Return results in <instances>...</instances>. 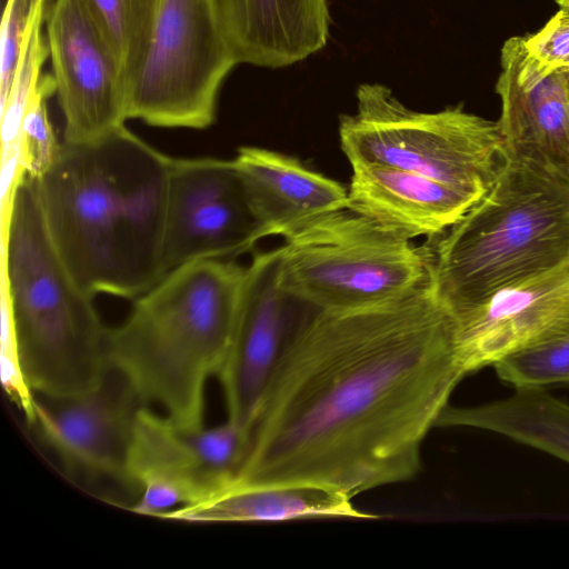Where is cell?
<instances>
[{
    "label": "cell",
    "mask_w": 569,
    "mask_h": 569,
    "mask_svg": "<svg viewBox=\"0 0 569 569\" xmlns=\"http://www.w3.org/2000/svg\"><path fill=\"white\" fill-rule=\"evenodd\" d=\"M356 98V112L339 121L350 166L399 168L482 198L507 160L498 122L460 106L416 111L381 83L360 84Z\"/></svg>",
    "instance_id": "6"
},
{
    "label": "cell",
    "mask_w": 569,
    "mask_h": 569,
    "mask_svg": "<svg viewBox=\"0 0 569 569\" xmlns=\"http://www.w3.org/2000/svg\"><path fill=\"white\" fill-rule=\"evenodd\" d=\"M37 0H7L0 27V98L7 97Z\"/></svg>",
    "instance_id": "23"
},
{
    "label": "cell",
    "mask_w": 569,
    "mask_h": 569,
    "mask_svg": "<svg viewBox=\"0 0 569 569\" xmlns=\"http://www.w3.org/2000/svg\"><path fill=\"white\" fill-rule=\"evenodd\" d=\"M496 91L501 100L497 121L507 156L569 178V106L566 71L540 69L522 36L501 48Z\"/></svg>",
    "instance_id": "15"
},
{
    "label": "cell",
    "mask_w": 569,
    "mask_h": 569,
    "mask_svg": "<svg viewBox=\"0 0 569 569\" xmlns=\"http://www.w3.org/2000/svg\"><path fill=\"white\" fill-rule=\"evenodd\" d=\"M437 427L488 430L569 463V403L543 389H516L505 399L473 407L448 405Z\"/></svg>",
    "instance_id": "20"
},
{
    "label": "cell",
    "mask_w": 569,
    "mask_h": 569,
    "mask_svg": "<svg viewBox=\"0 0 569 569\" xmlns=\"http://www.w3.org/2000/svg\"><path fill=\"white\" fill-rule=\"evenodd\" d=\"M569 261V178L507 156L492 187L431 248L449 311Z\"/></svg>",
    "instance_id": "5"
},
{
    "label": "cell",
    "mask_w": 569,
    "mask_h": 569,
    "mask_svg": "<svg viewBox=\"0 0 569 569\" xmlns=\"http://www.w3.org/2000/svg\"><path fill=\"white\" fill-rule=\"evenodd\" d=\"M244 278L246 267L227 259L171 270L108 329L109 366L148 406L182 425L202 426L206 387L228 355Z\"/></svg>",
    "instance_id": "3"
},
{
    "label": "cell",
    "mask_w": 569,
    "mask_h": 569,
    "mask_svg": "<svg viewBox=\"0 0 569 569\" xmlns=\"http://www.w3.org/2000/svg\"><path fill=\"white\" fill-rule=\"evenodd\" d=\"M261 238H286L312 220L348 207V188L299 159L241 147L232 159Z\"/></svg>",
    "instance_id": "16"
},
{
    "label": "cell",
    "mask_w": 569,
    "mask_h": 569,
    "mask_svg": "<svg viewBox=\"0 0 569 569\" xmlns=\"http://www.w3.org/2000/svg\"><path fill=\"white\" fill-rule=\"evenodd\" d=\"M281 247L258 252L246 278L231 345L217 377L227 420L252 433L286 347L296 330L293 307L300 303L280 280Z\"/></svg>",
    "instance_id": "12"
},
{
    "label": "cell",
    "mask_w": 569,
    "mask_h": 569,
    "mask_svg": "<svg viewBox=\"0 0 569 569\" xmlns=\"http://www.w3.org/2000/svg\"><path fill=\"white\" fill-rule=\"evenodd\" d=\"M250 440V433L229 420L192 427L143 407L126 465V483L140 490L131 510L162 518L211 499L237 479Z\"/></svg>",
    "instance_id": "9"
},
{
    "label": "cell",
    "mask_w": 569,
    "mask_h": 569,
    "mask_svg": "<svg viewBox=\"0 0 569 569\" xmlns=\"http://www.w3.org/2000/svg\"><path fill=\"white\" fill-rule=\"evenodd\" d=\"M237 64L214 0H161L148 52L127 91V118L204 129Z\"/></svg>",
    "instance_id": "8"
},
{
    "label": "cell",
    "mask_w": 569,
    "mask_h": 569,
    "mask_svg": "<svg viewBox=\"0 0 569 569\" xmlns=\"http://www.w3.org/2000/svg\"><path fill=\"white\" fill-rule=\"evenodd\" d=\"M238 63L279 69L323 49L329 39L327 0H214Z\"/></svg>",
    "instance_id": "18"
},
{
    "label": "cell",
    "mask_w": 569,
    "mask_h": 569,
    "mask_svg": "<svg viewBox=\"0 0 569 569\" xmlns=\"http://www.w3.org/2000/svg\"><path fill=\"white\" fill-rule=\"evenodd\" d=\"M63 139L89 142L126 126V90L117 61L83 0H53L46 10Z\"/></svg>",
    "instance_id": "11"
},
{
    "label": "cell",
    "mask_w": 569,
    "mask_h": 569,
    "mask_svg": "<svg viewBox=\"0 0 569 569\" xmlns=\"http://www.w3.org/2000/svg\"><path fill=\"white\" fill-rule=\"evenodd\" d=\"M110 48L127 91L148 52L161 0H83Z\"/></svg>",
    "instance_id": "21"
},
{
    "label": "cell",
    "mask_w": 569,
    "mask_h": 569,
    "mask_svg": "<svg viewBox=\"0 0 569 569\" xmlns=\"http://www.w3.org/2000/svg\"><path fill=\"white\" fill-rule=\"evenodd\" d=\"M351 168L347 208L409 240L439 237L481 199L399 168Z\"/></svg>",
    "instance_id": "17"
},
{
    "label": "cell",
    "mask_w": 569,
    "mask_h": 569,
    "mask_svg": "<svg viewBox=\"0 0 569 569\" xmlns=\"http://www.w3.org/2000/svg\"><path fill=\"white\" fill-rule=\"evenodd\" d=\"M261 239L232 159L171 158L162 238L166 274L198 260H230Z\"/></svg>",
    "instance_id": "10"
},
{
    "label": "cell",
    "mask_w": 569,
    "mask_h": 569,
    "mask_svg": "<svg viewBox=\"0 0 569 569\" xmlns=\"http://www.w3.org/2000/svg\"><path fill=\"white\" fill-rule=\"evenodd\" d=\"M148 406L113 368L94 388L71 396L34 395V426L72 475L126 483V465L140 410Z\"/></svg>",
    "instance_id": "13"
},
{
    "label": "cell",
    "mask_w": 569,
    "mask_h": 569,
    "mask_svg": "<svg viewBox=\"0 0 569 569\" xmlns=\"http://www.w3.org/2000/svg\"><path fill=\"white\" fill-rule=\"evenodd\" d=\"M555 1L560 6V8L569 9V0H555Z\"/></svg>",
    "instance_id": "25"
},
{
    "label": "cell",
    "mask_w": 569,
    "mask_h": 569,
    "mask_svg": "<svg viewBox=\"0 0 569 569\" xmlns=\"http://www.w3.org/2000/svg\"><path fill=\"white\" fill-rule=\"evenodd\" d=\"M525 40L540 69L569 72V9L560 8L539 31Z\"/></svg>",
    "instance_id": "24"
},
{
    "label": "cell",
    "mask_w": 569,
    "mask_h": 569,
    "mask_svg": "<svg viewBox=\"0 0 569 569\" xmlns=\"http://www.w3.org/2000/svg\"><path fill=\"white\" fill-rule=\"evenodd\" d=\"M2 239V331L17 347L33 395L62 397L97 387L110 368L109 328L56 251L24 168L9 191Z\"/></svg>",
    "instance_id": "4"
},
{
    "label": "cell",
    "mask_w": 569,
    "mask_h": 569,
    "mask_svg": "<svg viewBox=\"0 0 569 569\" xmlns=\"http://www.w3.org/2000/svg\"><path fill=\"white\" fill-rule=\"evenodd\" d=\"M162 518L178 521L246 522L309 518H377L358 510L351 498L331 488L309 485L231 483L211 499L172 510Z\"/></svg>",
    "instance_id": "19"
},
{
    "label": "cell",
    "mask_w": 569,
    "mask_h": 569,
    "mask_svg": "<svg viewBox=\"0 0 569 569\" xmlns=\"http://www.w3.org/2000/svg\"><path fill=\"white\" fill-rule=\"evenodd\" d=\"M493 367L516 389L569 383V329L507 355Z\"/></svg>",
    "instance_id": "22"
},
{
    "label": "cell",
    "mask_w": 569,
    "mask_h": 569,
    "mask_svg": "<svg viewBox=\"0 0 569 569\" xmlns=\"http://www.w3.org/2000/svg\"><path fill=\"white\" fill-rule=\"evenodd\" d=\"M566 90H567V99H568V106H569V72L566 71Z\"/></svg>",
    "instance_id": "26"
},
{
    "label": "cell",
    "mask_w": 569,
    "mask_h": 569,
    "mask_svg": "<svg viewBox=\"0 0 569 569\" xmlns=\"http://www.w3.org/2000/svg\"><path fill=\"white\" fill-rule=\"evenodd\" d=\"M171 157L127 126L89 142H58L31 172L52 244L90 296L136 299L166 276Z\"/></svg>",
    "instance_id": "2"
},
{
    "label": "cell",
    "mask_w": 569,
    "mask_h": 569,
    "mask_svg": "<svg viewBox=\"0 0 569 569\" xmlns=\"http://www.w3.org/2000/svg\"><path fill=\"white\" fill-rule=\"evenodd\" d=\"M283 239L281 284L316 310L381 302L432 276L431 248L416 247L349 208L321 216Z\"/></svg>",
    "instance_id": "7"
},
{
    "label": "cell",
    "mask_w": 569,
    "mask_h": 569,
    "mask_svg": "<svg viewBox=\"0 0 569 569\" xmlns=\"http://www.w3.org/2000/svg\"><path fill=\"white\" fill-rule=\"evenodd\" d=\"M467 373L569 329V261L450 311Z\"/></svg>",
    "instance_id": "14"
},
{
    "label": "cell",
    "mask_w": 569,
    "mask_h": 569,
    "mask_svg": "<svg viewBox=\"0 0 569 569\" xmlns=\"http://www.w3.org/2000/svg\"><path fill=\"white\" fill-rule=\"evenodd\" d=\"M466 375L432 276L381 302L316 310L286 347L236 482L352 499L409 480Z\"/></svg>",
    "instance_id": "1"
}]
</instances>
